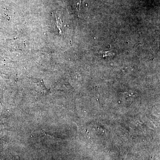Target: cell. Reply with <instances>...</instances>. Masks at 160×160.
Masks as SVG:
<instances>
[{
    "instance_id": "obj_3",
    "label": "cell",
    "mask_w": 160,
    "mask_h": 160,
    "mask_svg": "<svg viewBox=\"0 0 160 160\" xmlns=\"http://www.w3.org/2000/svg\"><path fill=\"white\" fill-rule=\"evenodd\" d=\"M104 55H103V57H106L108 56H111L112 54L111 52H110V51L106 52H104Z\"/></svg>"
},
{
    "instance_id": "obj_1",
    "label": "cell",
    "mask_w": 160,
    "mask_h": 160,
    "mask_svg": "<svg viewBox=\"0 0 160 160\" xmlns=\"http://www.w3.org/2000/svg\"><path fill=\"white\" fill-rule=\"evenodd\" d=\"M56 23L57 26L60 33H62V22L61 21V19L59 17H58L57 16H56Z\"/></svg>"
},
{
    "instance_id": "obj_2",
    "label": "cell",
    "mask_w": 160,
    "mask_h": 160,
    "mask_svg": "<svg viewBox=\"0 0 160 160\" xmlns=\"http://www.w3.org/2000/svg\"><path fill=\"white\" fill-rule=\"evenodd\" d=\"M81 2H82V0H75V7L78 12H79L80 11V6H81Z\"/></svg>"
}]
</instances>
